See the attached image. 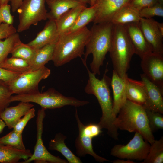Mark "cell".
<instances>
[{
    "label": "cell",
    "mask_w": 163,
    "mask_h": 163,
    "mask_svg": "<svg viewBox=\"0 0 163 163\" xmlns=\"http://www.w3.org/2000/svg\"><path fill=\"white\" fill-rule=\"evenodd\" d=\"M0 143L15 149H26L23 142L22 134L18 133L13 130L0 137Z\"/></svg>",
    "instance_id": "32"
},
{
    "label": "cell",
    "mask_w": 163,
    "mask_h": 163,
    "mask_svg": "<svg viewBox=\"0 0 163 163\" xmlns=\"http://www.w3.org/2000/svg\"><path fill=\"white\" fill-rule=\"evenodd\" d=\"M59 35L55 21L48 20L43 29L36 37L27 44L35 49H38L47 45L56 42Z\"/></svg>",
    "instance_id": "18"
},
{
    "label": "cell",
    "mask_w": 163,
    "mask_h": 163,
    "mask_svg": "<svg viewBox=\"0 0 163 163\" xmlns=\"http://www.w3.org/2000/svg\"><path fill=\"white\" fill-rule=\"evenodd\" d=\"M2 21L0 19V24H1L2 23Z\"/></svg>",
    "instance_id": "50"
},
{
    "label": "cell",
    "mask_w": 163,
    "mask_h": 163,
    "mask_svg": "<svg viewBox=\"0 0 163 163\" xmlns=\"http://www.w3.org/2000/svg\"><path fill=\"white\" fill-rule=\"evenodd\" d=\"M86 7L87 5H82L71 9L55 21L59 36L66 33L72 26L80 13Z\"/></svg>",
    "instance_id": "25"
},
{
    "label": "cell",
    "mask_w": 163,
    "mask_h": 163,
    "mask_svg": "<svg viewBox=\"0 0 163 163\" xmlns=\"http://www.w3.org/2000/svg\"><path fill=\"white\" fill-rule=\"evenodd\" d=\"M112 40L109 52L113 70L120 77L127 75L132 58L135 54L133 47L124 25L113 24Z\"/></svg>",
    "instance_id": "5"
},
{
    "label": "cell",
    "mask_w": 163,
    "mask_h": 163,
    "mask_svg": "<svg viewBox=\"0 0 163 163\" xmlns=\"http://www.w3.org/2000/svg\"><path fill=\"white\" fill-rule=\"evenodd\" d=\"M158 2V0H130L129 3L140 11L144 8L153 5Z\"/></svg>",
    "instance_id": "39"
},
{
    "label": "cell",
    "mask_w": 163,
    "mask_h": 163,
    "mask_svg": "<svg viewBox=\"0 0 163 163\" xmlns=\"http://www.w3.org/2000/svg\"><path fill=\"white\" fill-rule=\"evenodd\" d=\"M130 0H96L97 11L94 24L111 22L115 14Z\"/></svg>",
    "instance_id": "14"
},
{
    "label": "cell",
    "mask_w": 163,
    "mask_h": 163,
    "mask_svg": "<svg viewBox=\"0 0 163 163\" xmlns=\"http://www.w3.org/2000/svg\"><path fill=\"white\" fill-rule=\"evenodd\" d=\"M150 146L141 134L135 132L127 144L115 145L111 149L110 155L119 159L143 161L148 155Z\"/></svg>",
    "instance_id": "9"
},
{
    "label": "cell",
    "mask_w": 163,
    "mask_h": 163,
    "mask_svg": "<svg viewBox=\"0 0 163 163\" xmlns=\"http://www.w3.org/2000/svg\"><path fill=\"white\" fill-rule=\"evenodd\" d=\"M158 2L161 4H163V0H158Z\"/></svg>",
    "instance_id": "49"
},
{
    "label": "cell",
    "mask_w": 163,
    "mask_h": 163,
    "mask_svg": "<svg viewBox=\"0 0 163 163\" xmlns=\"http://www.w3.org/2000/svg\"><path fill=\"white\" fill-rule=\"evenodd\" d=\"M33 106L30 102H20L16 106L6 107L0 113V118L8 129H13L21 117Z\"/></svg>",
    "instance_id": "19"
},
{
    "label": "cell",
    "mask_w": 163,
    "mask_h": 163,
    "mask_svg": "<svg viewBox=\"0 0 163 163\" xmlns=\"http://www.w3.org/2000/svg\"><path fill=\"white\" fill-rule=\"evenodd\" d=\"M113 24L111 22L94 24L85 45L84 58L82 60L87 66L88 56L92 54L93 59L90 63L91 72L96 75H100V68L103 64L106 55L111 46Z\"/></svg>",
    "instance_id": "2"
},
{
    "label": "cell",
    "mask_w": 163,
    "mask_h": 163,
    "mask_svg": "<svg viewBox=\"0 0 163 163\" xmlns=\"http://www.w3.org/2000/svg\"><path fill=\"white\" fill-rule=\"evenodd\" d=\"M115 125L118 129L139 133L150 144L155 140L149 127L145 109L128 100L116 117Z\"/></svg>",
    "instance_id": "4"
},
{
    "label": "cell",
    "mask_w": 163,
    "mask_h": 163,
    "mask_svg": "<svg viewBox=\"0 0 163 163\" xmlns=\"http://www.w3.org/2000/svg\"><path fill=\"white\" fill-rule=\"evenodd\" d=\"M157 24L158 27L161 32V33L163 34V23H159L158 22H157Z\"/></svg>",
    "instance_id": "44"
},
{
    "label": "cell",
    "mask_w": 163,
    "mask_h": 163,
    "mask_svg": "<svg viewBox=\"0 0 163 163\" xmlns=\"http://www.w3.org/2000/svg\"><path fill=\"white\" fill-rule=\"evenodd\" d=\"M91 5L90 6H92L94 5L95 3L96 0H91Z\"/></svg>",
    "instance_id": "47"
},
{
    "label": "cell",
    "mask_w": 163,
    "mask_h": 163,
    "mask_svg": "<svg viewBox=\"0 0 163 163\" xmlns=\"http://www.w3.org/2000/svg\"><path fill=\"white\" fill-rule=\"evenodd\" d=\"M17 32L13 25L2 23L0 24V40L5 39Z\"/></svg>",
    "instance_id": "38"
},
{
    "label": "cell",
    "mask_w": 163,
    "mask_h": 163,
    "mask_svg": "<svg viewBox=\"0 0 163 163\" xmlns=\"http://www.w3.org/2000/svg\"><path fill=\"white\" fill-rule=\"evenodd\" d=\"M141 18L139 11L129 3L115 14L111 22L113 24L124 25L130 23L139 22Z\"/></svg>",
    "instance_id": "24"
},
{
    "label": "cell",
    "mask_w": 163,
    "mask_h": 163,
    "mask_svg": "<svg viewBox=\"0 0 163 163\" xmlns=\"http://www.w3.org/2000/svg\"><path fill=\"white\" fill-rule=\"evenodd\" d=\"M23 0H10L12 12H14L21 5Z\"/></svg>",
    "instance_id": "41"
},
{
    "label": "cell",
    "mask_w": 163,
    "mask_h": 163,
    "mask_svg": "<svg viewBox=\"0 0 163 163\" xmlns=\"http://www.w3.org/2000/svg\"><path fill=\"white\" fill-rule=\"evenodd\" d=\"M75 117L78 129V135L75 141L76 154L79 157H83L86 155L92 156L97 162H103L110 161L97 155L94 151L92 144L93 138L83 129L84 124L78 116L77 110L75 109Z\"/></svg>",
    "instance_id": "13"
},
{
    "label": "cell",
    "mask_w": 163,
    "mask_h": 163,
    "mask_svg": "<svg viewBox=\"0 0 163 163\" xmlns=\"http://www.w3.org/2000/svg\"><path fill=\"white\" fill-rule=\"evenodd\" d=\"M124 159H119L114 160L113 163H135L133 160Z\"/></svg>",
    "instance_id": "42"
},
{
    "label": "cell",
    "mask_w": 163,
    "mask_h": 163,
    "mask_svg": "<svg viewBox=\"0 0 163 163\" xmlns=\"http://www.w3.org/2000/svg\"><path fill=\"white\" fill-rule=\"evenodd\" d=\"M50 11L47 13V19L55 21L69 9L86 4L77 0H46Z\"/></svg>",
    "instance_id": "20"
},
{
    "label": "cell",
    "mask_w": 163,
    "mask_h": 163,
    "mask_svg": "<svg viewBox=\"0 0 163 163\" xmlns=\"http://www.w3.org/2000/svg\"><path fill=\"white\" fill-rule=\"evenodd\" d=\"M37 50L20 40L15 45L11 53L12 57L20 58L27 61L30 64L33 60Z\"/></svg>",
    "instance_id": "30"
},
{
    "label": "cell",
    "mask_w": 163,
    "mask_h": 163,
    "mask_svg": "<svg viewBox=\"0 0 163 163\" xmlns=\"http://www.w3.org/2000/svg\"><path fill=\"white\" fill-rule=\"evenodd\" d=\"M32 155L29 149L19 150L0 143V163H16L21 159L27 160Z\"/></svg>",
    "instance_id": "23"
},
{
    "label": "cell",
    "mask_w": 163,
    "mask_h": 163,
    "mask_svg": "<svg viewBox=\"0 0 163 163\" xmlns=\"http://www.w3.org/2000/svg\"><path fill=\"white\" fill-rule=\"evenodd\" d=\"M157 22L152 18H141L139 24L152 52L163 55V34L159 30Z\"/></svg>",
    "instance_id": "12"
},
{
    "label": "cell",
    "mask_w": 163,
    "mask_h": 163,
    "mask_svg": "<svg viewBox=\"0 0 163 163\" xmlns=\"http://www.w3.org/2000/svg\"><path fill=\"white\" fill-rule=\"evenodd\" d=\"M90 34V30L86 26L78 30L59 35L52 59L54 65L61 66L77 57L82 60Z\"/></svg>",
    "instance_id": "3"
},
{
    "label": "cell",
    "mask_w": 163,
    "mask_h": 163,
    "mask_svg": "<svg viewBox=\"0 0 163 163\" xmlns=\"http://www.w3.org/2000/svg\"><path fill=\"white\" fill-rule=\"evenodd\" d=\"M13 94L6 84L0 85V113L11 103L10 98Z\"/></svg>",
    "instance_id": "35"
},
{
    "label": "cell",
    "mask_w": 163,
    "mask_h": 163,
    "mask_svg": "<svg viewBox=\"0 0 163 163\" xmlns=\"http://www.w3.org/2000/svg\"><path fill=\"white\" fill-rule=\"evenodd\" d=\"M149 127L152 133L163 129L162 113L146 110Z\"/></svg>",
    "instance_id": "33"
},
{
    "label": "cell",
    "mask_w": 163,
    "mask_h": 163,
    "mask_svg": "<svg viewBox=\"0 0 163 163\" xmlns=\"http://www.w3.org/2000/svg\"><path fill=\"white\" fill-rule=\"evenodd\" d=\"M35 112L34 108H31L15 124L13 130L18 133L22 134L28 121L35 116Z\"/></svg>",
    "instance_id": "36"
},
{
    "label": "cell",
    "mask_w": 163,
    "mask_h": 163,
    "mask_svg": "<svg viewBox=\"0 0 163 163\" xmlns=\"http://www.w3.org/2000/svg\"><path fill=\"white\" fill-rule=\"evenodd\" d=\"M163 162V137L155 140L150 144L148 155L143 163H162Z\"/></svg>",
    "instance_id": "29"
},
{
    "label": "cell",
    "mask_w": 163,
    "mask_h": 163,
    "mask_svg": "<svg viewBox=\"0 0 163 163\" xmlns=\"http://www.w3.org/2000/svg\"><path fill=\"white\" fill-rule=\"evenodd\" d=\"M134 48L135 54L142 59L152 52L139 25V22H132L124 25Z\"/></svg>",
    "instance_id": "16"
},
{
    "label": "cell",
    "mask_w": 163,
    "mask_h": 163,
    "mask_svg": "<svg viewBox=\"0 0 163 163\" xmlns=\"http://www.w3.org/2000/svg\"><path fill=\"white\" fill-rule=\"evenodd\" d=\"M127 100L143 106L146 100L145 89L142 82L128 77L126 91Z\"/></svg>",
    "instance_id": "21"
},
{
    "label": "cell",
    "mask_w": 163,
    "mask_h": 163,
    "mask_svg": "<svg viewBox=\"0 0 163 163\" xmlns=\"http://www.w3.org/2000/svg\"><path fill=\"white\" fill-rule=\"evenodd\" d=\"M11 5L8 4L0 7V19L2 23L13 25L14 16L11 13Z\"/></svg>",
    "instance_id": "37"
},
{
    "label": "cell",
    "mask_w": 163,
    "mask_h": 163,
    "mask_svg": "<svg viewBox=\"0 0 163 163\" xmlns=\"http://www.w3.org/2000/svg\"><path fill=\"white\" fill-rule=\"evenodd\" d=\"M139 14L141 18L147 19L152 18L155 16L163 17V4L158 2L153 5L141 9L139 11Z\"/></svg>",
    "instance_id": "34"
},
{
    "label": "cell",
    "mask_w": 163,
    "mask_h": 163,
    "mask_svg": "<svg viewBox=\"0 0 163 163\" xmlns=\"http://www.w3.org/2000/svg\"><path fill=\"white\" fill-rule=\"evenodd\" d=\"M96 11V4L85 8L80 13L73 25L66 33L78 30L86 27L89 23L93 22L95 17Z\"/></svg>",
    "instance_id": "27"
},
{
    "label": "cell",
    "mask_w": 163,
    "mask_h": 163,
    "mask_svg": "<svg viewBox=\"0 0 163 163\" xmlns=\"http://www.w3.org/2000/svg\"><path fill=\"white\" fill-rule=\"evenodd\" d=\"M6 126L4 121L0 118V134L1 133L5 127Z\"/></svg>",
    "instance_id": "43"
},
{
    "label": "cell",
    "mask_w": 163,
    "mask_h": 163,
    "mask_svg": "<svg viewBox=\"0 0 163 163\" xmlns=\"http://www.w3.org/2000/svg\"><path fill=\"white\" fill-rule=\"evenodd\" d=\"M50 73V70L45 66L38 69L20 74L7 85L13 94L36 92L39 91V82L47 78Z\"/></svg>",
    "instance_id": "8"
},
{
    "label": "cell",
    "mask_w": 163,
    "mask_h": 163,
    "mask_svg": "<svg viewBox=\"0 0 163 163\" xmlns=\"http://www.w3.org/2000/svg\"><path fill=\"white\" fill-rule=\"evenodd\" d=\"M10 0H0V7L4 5L8 4Z\"/></svg>",
    "instance_id": "45"
},
{
    "label": "cell",
    "mask_w": 163,
    "mask_h": 163,
    "mask_svg": "<svg viewBox=\"0 0 163 163\" xmlns=\"http://www.w3.org/2000/svg\"><path fill=\"white\" fill-rule=\"evenodd\" d=\"M67 137L61 133H56L49 142L48 149L60 153L69 163H82L80 159L74 155L66 145L65 141Z\"/></svg>",
    "instance_id": "22"
},
{
    "label": "cell",
    "mask_w": 163,
    "mask_h": 163,
    "mask_svg": "<svg viewBox=\"0 0 163 163\" xmlns=\"http://www.w3.org/2000/svg\"><path fill=\"white\" fill-rule=\"evenodd\" d=\"M88 79L85 88V92L88 94L94 95L100 106L102 116L98 123L101 129L107 130V133L115 140L118 139V129L115 125L116 117L113 114V101L111 96L109 86L111 79L106 75L107 70L102 78L99 79L96 75L86 66Z\"/></svg>",
    "instance_id": "1"
},
{
    "label": "cell",
    "mask_w": 163,
    "mask_h": 163,
    "mask_svg": "<svg viewBox=\"0 0 163 163\" xmlns=\"http://www.w3.org/2000/svg\"><path fill=\"white\" fill-rule=\"evenodd\" d=\"M141 59L140 66L143 74L163 90V55L151 52Z\"/></svg>",
    "instance_id": "11"
},
{
    "label": "cell",
    "mask_w": 163,
    "mask_h": 163,
    "mask_svg": "<svg viewBox=\"0 0 163 163\" xmlns=\"http://www.w3.org/2000/svg\"><path fill=\"white\" fill-rule=\"evenodd\" d=\"M45 109L38 110L36 119L37 140L32 156L21 163H29L33 161L35 163H68V161L59 156L51 154L45 146L42 139L43 120L46 116Z\"/></svg>",
    "instance_id": "10"
},
{
    "label": "cell",
    "mask_w": 163,
    "mask_h": 163,
    "mask_svg": "<svg viewBox=\"0 0 163 163\" xmlns=\"http://www.w3.org/2000/svg\"><path fill=\"white\" fill-rule=\"evenodd\" d=\"M56 43L47 45L37 50L30 64L31 70L38 69L52 60Z\"/></svg>",
    "instance_id": "26"
},
{
    "label": "cell",
    "mask_w": 163,
    "mask_h": 163,
    "mask_svg": "<svg viewBox=\"0 0 163 163\" xmlns=\"http://www.w3.org/2000/svg\"><path fill=\"white\" fill-rule=\"evenodd\" d=\"M128 75L123 78L120 77L113 70L110 85L113 92V112L115 117L126 102Z\"/></svg>",
    "instance_id": "17"
},
{
    "label": "cell",
    "mask_w": 163,
    "mask_h": 163,
    "mask_svg": "<svg viewBox=\"0 0 163 163\" xmlns=\"http://www.w3.org/2000/svg\"><path fill=\"white\" fill-rule=\"evenodd\" d=\"M0 67L14 72L22 74L31 70L30 65L26 60L11 57L0 64Z\"/></svg>",
    "instance_id": "28"
},
{
    "label": "cell",
    "mask_w": 163,
    "mask_h": 163,
    "mask_svg": "<svg viewBox=\"0 0 163 163\" xmlns=\"http://www.w3.org/2000/svg\"><path fill=\"white\" fill-rule=\"evenodd\" d=\"M46 0H23L18 9L19 23L17 29L18 33L28 29L32 25L47 19Z\"/></svg>",
    "instance_id": "7"
},
{
    "label": "cell",
    "mask_w": 163,
    "mask_h": 163,
    "mask_svg": "<svg viewBox=\"0 0 163 163\" xmlns=\"http://www.w3.org/2000/svg\"><path fill=\"white\" fill-rule=\"evenodd\" d=\"M5 84V83L3 81L0 79V85H2Z\"/></svg>",
    "instance_id": "48"
},
{
    "label": "cell",
    "mask_w": 163,
    "mask_h": 163,
    "mask_svg": "<svg viewBox=\"0 0 163 163\" xmlns=\"http://www.w3.org/2000/svg\"><path fill=\"white\" fill-rule=\"evenodd\" d=\"M20 74L0 67V79L3 81L6 85Z\"/></svg>",
    "instance_id": "40"
},
{
    "label": "cell",
    "mask_w": 163,
    "mask_h": 163,
    "mask_svg": "<svg viewBox=\"0 0 163 163\" xmlns=\"http://www.w3.org/2000/svg\"><path fill=\"white\" fill-rule=\"evenodd\" d=\"M140 75L146 94V100L143 107L146 110L163 114V90L151 82L143 74Z\"/></svg>",
    "instance_id": "15"
},
{
    "label": "cell",
    "mask_w": 163,
    "mask_h": 163,
    "mask_svg": "<svg viewBox=\"0 0 163 163\" xmlns=\"http://www.w3.org/2000/svg\"><path fill=\"white\" fill-rule=\"evenodd\" d=\"M86 4H89L90 5H91V0H77Z\"/></svg>",
    "instance_id": "46"
},
{
    "label": "cell",
    "mask_w": 163,
    "mask_h": 163,
    "mask_svg": "<svg viewBox=\"0 0 163 163\" xmlns=\"http://www.w3.org/2000/svg\"><path fill=\"white\" fill-rule=\"evenodd\" d=\"M10 101L11 102L20 101L35 103L45 110L59 108L66 106L79 107L89 103L88 101H81L73 97L65 96L53 88L49 89L42 93L39 91L31 93L11 96Z\"/></svg>",
    "instance_id": "6"
},
{
    "label": "cell",
    "mask_w": 163,
    "mask_h": 163,
    "mask_svg": "<svg viewBox=\"0 0 163 163\" xmlns=\"http://www.w3.org/2000/svg\"><path fill=\"white\" fill-rule=\"evenodd\" d=\"M20 40L18 33L14 34L3 40H0V64L8 58L14 46Z\"/></svg>",
    "instance_id": "31"
}]
</instances>
